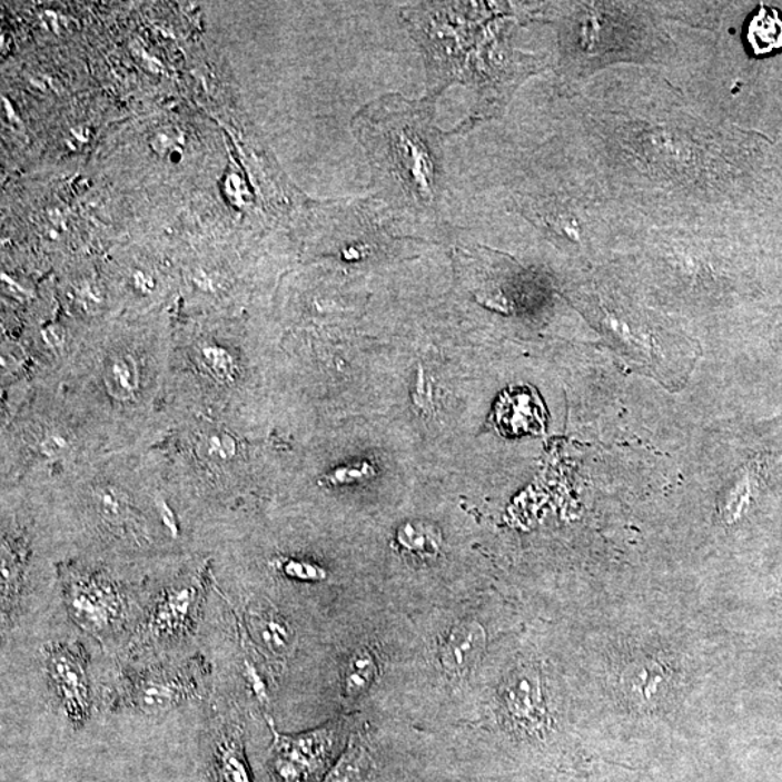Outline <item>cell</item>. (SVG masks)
Instances as JSON below:
<instances>
[{"label":"cell","instance_id":"obj_1","mask_svg":"<svg viewBox=\"0 0 782 782\" xmlns=\"http://www.w3.org/2000/svg\"><path fill=\"white\" fill-rule=\"evenodd\" d=\"M521 8L506 2H415L402 9L407 31L419 46L426 98L438 100L451 86L473 90L472 117L455 133L496 117L521 83L540 73L541 57L513 46Z\"/></svg>","mask_w":782,"mask_h":782},{"label":"cell","instance_id":"obj_2","mask_svg":"<svg viewBox=\"0 0 782 782\" xmlns=\"http://www.w3.org/2000/svg\"><path fill=\"white\" fill-rule=\"evenodd\" d=\"M598 165L616 185L719 198V128L684 110H598L588 117ZM612 180V184H613Z\"/></svg>","mask_w":782,"mask_h":782},{"label":"cell","instance_id":"obj_3","mask_svg":"<svg viewBox=\"0 0 782 782\" xmlns=\"http://www.w3.org/2000/svg\"><path fill=\"white\" fill-rule=\"evenodd\" d=\"M436 100L390 93L373 100L353 119L354 137L366 151L374 199L399 222L435 219L446 189L444 142Z\"/></svg>","mask_w":782,"mask_h":782},{"label":"cell","instance_id":"obj_4","mask_svg":"<svg viewBox=\"0 0 782 782\" xmlns=\"http://www.w3.org/2000/svg\"><path fill=\"white\" fill-rule=\"evenodd\" d=\"M513 210L546 235L573 246H592L607 228L596 196L573 185L531 184L513 195Z\"/></svg>","mask_w":782,"mask_h":782},{"label":"cell","instance_id":"obj_5","mask_svg":"<svg viewBox=\"0 0 782 782\" xmlns=\"http://www.w3.org/2000/svg\"><path fill=\"white\" fill-rule=\"evenodd\" d=\"M584 296L585 307L602 333L645 363L662 353L661 344H669L671 338H681L671 334L650 310L633 305L621 293L606 286L598 285V289L590 290Z\"/></svg>","mask_w":782,"mask_h":782},{"label":"cell","instance_id":"obj_6","mask_svg":"<svg viewBox=\"0 0 782 782\" xmlns=\"http://www.w3.org/2000/svg\"><path fill=\"white\" fill-rule=\"evenodd\" d=\"M271 731L275 742L268 768L276 782H311L323 774L337 741L334 724L296 736L280 735L273 724Z\"/></svg>","mask_w":782,"mask_h":782},{"label":"cell","instance_id":"obj_7","mask_svg":"<svg viewBox=\"0 0 782 782\" xmlns=\"http://www.w3.org/2000/svg\"><path fill=\"white\" fill-rule=\"evenodd\" d=\"M75 622L92 635H103L121 621L123 598L117 585L102 575H77L66 590Z\"/></svg>","mask_w":782,"mask_h":782},{"label":"cell","instance_id":"obj_8","mask_svg":"<svg viewBox=\"0 0 782 782\" xmlns=\"http://www.w3.org/2000/svg\"><path fill=\"white\" fill-rule=\"evenodd\" d=\"M47 673L67 717L80 723L89 716L90 691L85 661L73 646L56 645L47 654Z\"/></svg>","mask_w":782,"mask_h":782},{"label":"cell","instance_id":"obj_9","mask_svg":"<svg viewBox=\"0 0 782 782\" xmlns=\"http://www.w3.org/2000/svg\"><path fill=\"white\" fill-rule=\"evenodd\" d=\"M195 693L194 679L189 673L158 671L136 680L128 691V699L133 707L143 713L160 714L179 707Z\"/></svg>","mask_w":782,"mask_h":782},{"label":"cell","instance_id":"obj_10","mask_svg":"<svg viewBox=\"0 0 782 782\" xmlns=\"http://www.w3.org/2000/svg\"><path fill=\"white\" fill-rule=\"evenodd\" d=\"M544 403L534 388H507L498 397L493 410V420L501 434L521 436L541 434L545 428Z\"/></svg>","mask_w":782,"mask_h":782},{"label":"cell","instance_id":"obj_11","mask_svg":"<svg viewBox=\"0 0 782 782\" xmlns=\"http://www.w3.org/2000/svg\"><path fill=\"white\" fill-rule=\"evenodd\" d=\"M486 641V632L478 622L457 623L446 636L441 650V661L446 673L455 676L468 674L482 659Z\"/></svg>","mask_w":782,"mask_h":782},{"label":"cell","instance_id":"obj_12","mask_svg":"<svg viewBox=\"0 0 782 782\" xmlns=\"http://www.w3.org/2000/svg\"><path fill=\"white\" fill-rule=\"evenodd\" d=\"M198 603L195 587L172 588L157 603L148 621V631L152 636L167 637L176 635L189 626Z\"/></svg>","mask_w":782,"mask_h":782},{"label":"cell","instance_id":"obj_13","mask_svg":"<svg viewBox=\"0 0 782 782\" xmlns=\"http://www.w3.org/2000/svg\"><path fill=\"white\" fill-rule=\"evenodd\" d=\"M503 703L507 713L523 727H534L541 722L542 697L537 676L522 671L511 676L503 685Z\"/></svg>","mask_w":782,"mask_h":782},{"label":"cell","instance_id":"obj_14","mask_svg":"<svg viewBox=\"0 0 782 782\" xmlns=\"http://www.w3.org/2000/svg\"><path fill=\"white\" fill-rule=\"evenodd\" d=\"M214 782H253L242 738L238 732H225L214 748Z\"/></svg>","mask_w":782,"mask_h":782},{"label":"cell","instance_id":"obj_15","mask_svg":"<svg viewBox=\"0 0 782 782\" xmlns=\"http://www.w3.org/2000/svg\"><path fill=\"white\" fill-rule=\"evenodd\" d=\"M745 41L753 56L764 57L782 50V13L779 9L760 7L748 19Z\"/></svg>","mask_w":782,"mask_h":782},{"label":"cell","instance_id":"obj_16","mask_svg":"<svg viewBox=\"0 0 782 782\" xmlns=\"http://www.w3.org/2000/svg\"><path fill=\"white\" fill-rule=\"evenodd\" d=\"M666 687L664 670L659 662H636L623 675V689L636 704H650L661 697Z\"/></svg>","mask_w":782,"mask_h":782},{"label":"cell","instance_id":"obj_17","mask_svg":"<svg viewBox=\"0 0 782 782\" xmlns=\"http://www.w3.org/2000/svg\"><path fill=\"white\" fill-rule=\"evenodd\" d=\"M103 382L110 397L119 402L136 399L139 390V368L131 354L112 355L105 364Z\"/></svg>","mask_w":782,"mask_h":782},{"label":"cell","instance_id":"obj_18","mask_svg":"<svg viewBox=\"0 0 782 782\" xmlns=\"http://www.w3.org/2000/svg\"><path fill=\"white\" fill-rule=\"evenodd\" d=\"M373 756L363 736L353 735L345 752L320 782H358L373 768Z\"/></svg>","mask_w":782,"mask_h":782},{"label":"cell","instance_id":"obj_19","mask_svg":"<svg viewBox=\"0 0 782 782\" xmlns=\"http://www.w3.org/2000/svg\"><path fill=\"white\" fill-rule=\"evenodd\" d=\"M253 631L256 633L261 645L270 651L273 655L286 656L295 645V635L289 623L278 616L275 612H253Z\"/></svg>","mask_w":782,"mask_h":782},{"label":"cell","instance_id":"obj_20","mask_svg":"<svg viewBox=\"0 0 782 782\" xmlns=\"http://www.w3.org/2000/svg\"><path fill=\"white\" fill-rule=\"evenodd\" d=\"M377 676V664L368 651H358L344 671V691L348 697H358L372 687Z\"/></svg>","mask_w":782,"mask_h":782},{"label":"cell","instance_id":"obj_21","mask_svg":"<svg viewBox=\"0 0 782 782\" xmlns=\"http://www.w3.org/2000/svg\"><path fill=\"white\" fill-rule=\"evenodd\" d=\"M96 508L103 521L110 525L121 526L131 516V502L127 493L115 487L99 488L95 494Z\"/></svg>","mask_w":782,"mask_h":782},{"label":"cell","instance_id":"obj_22","mask_svg":"<svg viewBox=\"0 0 782 782\" xmlns=\"http://www.w3.org/2000/svg\"><path fill=\"white\" fill-rule=\"evenodd\" d=\"M399 540L403 548L419 555L438 554L439 540L434 529H428L425 525H406L399 531Z\"/></svg>","mask_w":782,"mask_h":782},{"label":"cell","instance_id":"obj_23","mask_svg":"<svg viewBox=\"0 0 782 782\" xmlns=\"http://www.w3.org/2000/svg\"><path fill=\"white\" fill-rule=\"evenodd\" d=\"M201 358L206 368L212 373L216 380L228 383L232 380L235 366L234 359L230 354L225 348L218 347V345H206L201 348Z\"/></svg>","mask_w":782,"mask_h":782},{"label":"cell","instance_id":"obj_24","mask_svg":"<svg viewBox=\"0 0 782 782\" xmlns=\"http://www.w3.org/2000/svg\"><path fill=\"white\" fill-rule=\"evenodd\" d=\"M185 136L180 129L175 127H165L157 129L150 139L152 151L160 157H171L180 152L184 147Z\"/></svg>","mask_w":782,"mask_h":782},{"label":"cell","instance_id":"obj_25","mask_svg":"<svg viewBox=\"0 0 782 782\" xmlns=\"http://www.w3.org/2000/svg\"><path fill=\"white\" fill-rule=\"evenodd\" d=\"M278 568H280L281 573L287 575V577L304 580V582H320V580H325L326 577L324 568L315 564L301 563V561H281Z\"/></svg>","mask_w":782,"mask_h":782},{"label":"cell","instance_id":"obj_26","mask_svg":"<svg viewBox=\"0 0 782 782\" xmlns=\"http://www.w3.org/2000/svg\"><path fill=\"white\" fill-rule=\"evenodd\" d=\"M208 453L210 457L220 461H228L237 454V441L228 432H215L208 439Z\"/></svg>","mask_w":782,"mask_h":782},{"label":"cell","instance_id":"obj_27","mask_svg":"<svg viewBox=\"0 0 782 782\" xmlns=\"http://www.w3.org/2000/svg\"><path fill=\"white\" fill-rule=\"evenodd\" d=\"M225 191H227L228 199L232 201L234 205L246 206L253 200L251 194H249L246 181L241 179L238 175H229L227 181H225Z\"/></svg>","mask_w":782,"mask_h":782},{"label":"cell","instance_id":"obj_28","mask_svg":"<svg viewBox=\"0 0 782 782\" xmlns=\"http://www.w3.org/2000/svg\"><path fill=\"white\" fill-rule=\"evenodd\" d=\"M41 454L47 458H59L70 449V441L60 432L48 434L40 445Z\"/></svg>","mask_w":782,"mask_h":782},{"label":"cell","instance_id":"obj_29","mask_svg":"<svg viewBox=\"0 0 782 782\" xmlns=\"http://www.w3.org/2000/svg\"><path fill=\"white\" fill-rule=\"evenodd\" d=\"M42 339L51 348H60L66 344V330L60 325H50L42 329Z\"/></svg>","mask_w":782,"mask_h":782},{"label":"cell","instance_id":"obj_30","mask_svg":"<svg viewBox=\"0 0 782 782\" xmlns=\"http://www.w3.org/2000/svg\"><path fill=\"white\" fill-rule=\"evenodd\" d=\"M77 296L80 297V300L86 306H98L102 301V293L92 283H83V285L77 287Z\"/></svg>","mask_w":782,"mask_h":782},{"label":"cell","instance_id":"obj_31","mask_svg":"<svg viewBox=\"0 0 782 782\" xmlns=\"http://www.w3.org/2000/svg\"><path fill=\"white\" fill-rule=\"evenodd\" d=\"M132 51L133 55L137 56V59L142 62V66L146 67L147 70L152 71V73H160L162 69L160 61L154 59V57L151 56H148V52L141 47L136 46L132 48Z\"/></svg>","mask_w":782,"mask_h":782},{"label":"cell","instance_id":"obj_32","mask_svg":"<svg viewBox=\"0 0 782 782\" xmlns=\"http://www.w3.org/2000/svg\"><path fill=\"white\" fill-rule=\"evenodd\" d=\"M133 285H136L137 289L142 291L143 295H148V293L156 289V283H154L152 277L143 271L133 273Z\"/></svg>","mask_w":782,"mask_h":782},{"label":"cell","instance_id":"obj_33","mask_svg":"<svg viewBox=\"0 0 782 782\" xmlns=\"http://www.w3.org/2000/svg\"><path fill=\"white\" fill-rule=\"evenodd\" d=\"M158 512H160L162 522H165V525L169 527V529L172 532V535H177V522L175 513L171 512L169 505H167L166 502H158Z\"/></svg>","mask_w":782,"mask_h":782},{"label":"cell","instance_id":"obj_34","mask_svg":"<svg viewBox=\"0 0 782 782\" xmlns=\"http://www.w3.org/2000/svg\"><path fill=\"white\" fill-rule=\"evenodd\" d=\"M2 102L4 112H7L8 122L13 125L16 128H22V119L18 117L16 109H13L12 103L9 102L7 96H3Z\"/></svg>","mask_w":782,"mask_h":782},{"label":"cell","instance_id":"obj_35","mask_svg":"<svg viewBox=\"0 0 782 782\" xmlns=\"http://www.w3.org/2000/svg\"><path fill=\"white\" fill-rule=\"evenodd\" d=\"M76 141L88 142L89 141V129L77 128L71 131Z\"/></svg>","mask_w":782,"mask_h":782}]
</instances>
